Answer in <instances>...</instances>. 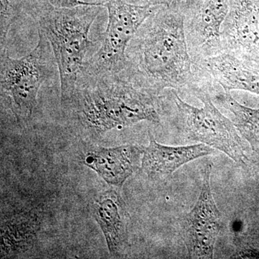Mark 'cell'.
<instances>
[{"instance_id": "6", "label": "cell", "mask_w": 259, "mask_h": 259, "mask_svg": "<svg viewBox=\"0 0 259 259\" xmlns=\"http://www.w3.org/2000/svg\"><path fill=\"white\" fill-rule=\"evenodd\" d=\"M162 5H139L125 0H111L105 5L108 11L106 31L101 45L85 63L82 71H120L127 67L126 52L140 27Z\"/></svg>"}, {"instance_id": "2", "label": "cell", "mask_w": 259, "mask_h": 259, "mask_svg": "<svg viewBox=\"0 0 259 259\" xmlns=\"http://www.w3.org/2000/svg\"><path fill=\"white\" fill-rule=\"evenodd\" d=\"M162 95L141 86L127 71H82L74 93L61 104L82 131L97 135L136 125L159 124Z\"/></svg>"}, {"instance_id": "18", "label": "cell", "mask_w": 259, "mask_h": 259, "mask_svg": "<svg viewBox=\"0 0 259 259\" xmlns=\"http://www.w3.org/2000/svg\"><path fill=\"white\" fill-rule=\"evenodd\" d=\"M185 2L190 1V0H184Z\"/></svg>"}, {"instance_id": "12", "label": "cell", "mask_w": 259, "mask_h": 259, "mask_svg": "<svg viewBox=\"0 0 259 259\" xmlns=\"http://www.w3.org/2000/svg\"><path fill=\"white\" fill-rule=\"evenodd\" d=\"M120 198L114 191L106 192L92 204V212L101 228L108 249L116 254L125 242L126 231Z\"/></svg>"}, {"instance_id": "11", "label": "cell", "mask_w": 259, "mask_h": 259, "mask_svg": "<svg viewBox=\"0 0 259 259\" xmlns=\"http://www.w3.org/2000/svg\"><path fill=\"white\" fill-rule=\"evenodd\" d=\"M214 152V148L204 144L165 146L156 142L152 135L150 134L149 145L145 148L141 168L148 178L161 180L172 175L185 163Z\"/></svg>"}, {"instance_id": "16", "label": "cell", "mask_w": 259, "mask_h": 259, "mask_svg": "<svg viewBox=\"0 0 259 259\" xmlns=\"http://www.w3.org/2000/svg\"><path fill=\"white\" fill-rule=\"evenodd\" d=\"M131 4L139 5H171L180 3L182 0H125Z\"/></svg>"}, {"instance_id": "14", "label": "cell", "mask_w": 259, "mask_h": 259, "mask_svg": "<svg viewBox=\"0 0 259 259\" xmlns=\"http://www.w3.org/2000/svg\"><path fill=\"white\" fill-rule=\"evenodd\" d=\"M27 15L21 0H1L0 6V51L7 49L10 29L20 17Z\"/></svg>"}, {"instance_id": "1", "label": "cell", "mask_w": 259, "mask_h": 259, "mask_svg": "<svg viewBox=\"0 0 259 259\" xmlns=\"http://www.w3.org/2000/svg\"><path fill=\"white\" fill-rule=\"evenodd\" d=\"M127 69L141 86L161 95L190 91L193 61L189 52L185 13L180 5H162L141 25L130 42Z\"/></svg>"}, {"instance_id": "4", "label": "cell", "mask_w": 259, "mask_h": 259, "mask_svg": "<svg viewBox=\"0 0 259 259\" xmlns=\"http://www.w3.org/2000/svg\"><path fill=\"white\" fill-rule=\"evenodd\" d=\"M170 93L176 109L175 126L182 137L219 150L236 163L245 161L243 139L238 130L216 107L205 88L194 86L190 90L202 102L199 108L184 101L176 90H170Z\"/></svg>"}, {"instance_id": "3", "label": "cell", "mask_w": 259, "mask_h": 259, "mask_svg": "<svg viewBox=\"0 0 259 259\" xmlns=\"http://www.w3.org/2000/svg\"><path fill=\"white\" fill-rule=\"evenodd\" d=\"M104 7L80 5L57 7L49 4L34 20L50 44L60 77L61 104L74 93L90 52L92 25Z\"/></svg>"}, {"instance_id": "9", "label": "cell", "mask_w": 259, "mask_h": 259, "mask_svg": "<svg viewBox=\"0 0 259 259\" xmlns=\"http://www.w3.org/2000/svg\"><path fill=\"white\" fill-rule=\"evenodd\" d=\"M194 82L209 92L243 90L259 95V66L229 53L193 62Z\"/></svg>"}, {"instance_id": "13", "label": "cell", "mask_w": 259, "mask_h": 259, "mask_svg": "<svg viewBox=\"0 0 259 259\" xmlns=\"http://www.w3.org/2000/svg\"><path fill=\"white\" fill-rule=\"evenodd\" d=\"M213 101L228 110L238 133L252 148L259 153V109L250 108L237 102L231 93L216 90L211 94Z\"/></svg>"}, {"instance_id": "17", "label": "cell", "mask_w": 259, "mask_h": 259, "mask_svg": "<svg viewBox=\"0 0 259 259\" xmlns=\"http://www.w3.org/2000/svg\"><path fill=\"white\" fill-rule=\"evenodd\" d=\"M78 5H98L105 8V5L111 0H74Z\"/></svg>"}, {"instance_id": "15", "label": "cell", "mask_w": 259, "mask_h": 259, "mask_svg": "<svg viewBox=\"0 0 259 259\" xmlns=\"http://www.w3.org/2000/svg\"><path fill=\"white\" fill-rule=\"evenodd\" d=\"M28 16L35 19L44 8L52 4L51 0H21Z\"/></svg>"}, {"instance_id": "7", "label": "cell", "mask_w": 259, "mask_h": 259, "mask_svg": "<svg viewBox=\"0 0 259 259\" xmlns=\"http://www.w3.org/2000/svg\"><path fill=\"white\" fill-rule=\"evenodd\" d=\"M181 6L192 61L223 52V27L229 13V0H190Z\"/></svg>"}, {"instance_id": "5", "label": "cell", "mask_w": 259, "mask_h": 259, "mask_svg": "<svg viewBox=\"0 0 259 259\" xmlns=\"http://www.w3.org/2000/svg\"><path fill=\"white\" fill-rule=\"evenodd\" d=\"M37 33L36 46L20 59L10 57L7 49L0 51L1 95L8 99L21 123L31 119L39 90L51 76L56 63L49 40L40 30Z\"/></svg>"}, {"instance_id": "8", "label": "cell", "mask_w": 259, "mask_h": 259, "mask_svg": "<svg viewBox=\"0 0 259 259\" xmlns=\"http://www.w3.org/2000/svg\"><path fill=\"white\" fill-rule=\"evenodd\" d=\"M212 167L208 163L204 168L198 199L182 222V236L192 258H213L222 227V214L214 202L209 182Z\"/></svg>"}, {"instance_id": "10", "label": "cell", "mask_w": 259, "mask_h": 259, "mask_svg": "<svg viewBox=\"0 0 259 259\" xmlns=\"http://www.w3.org/2000/svg\"><path fill=\"white\" fill-rule=\"evenodd\" d=\"M144 151V147L138 145L97 147L87 152L83 163L109 185L122 187L125 181L141 167Z\"/></svg>"}]
</instances>
